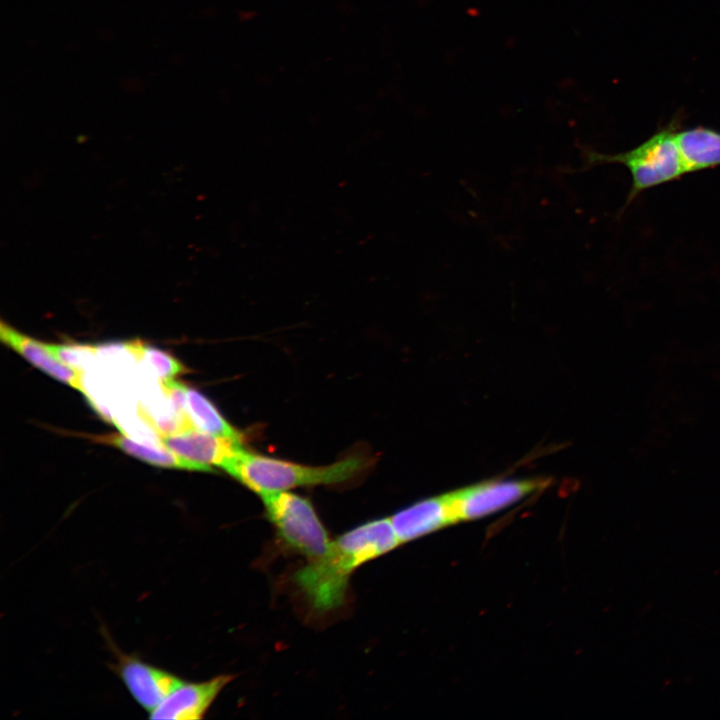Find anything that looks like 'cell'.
I'll list each match as a JSON object with an SVG mask.
<instances>
[{"mask_svg": "<svg viewBox=\"0 0 720 720\" xmlns=\"http://www.w3.org/2000/svg\"><path fill=\"white\" fill-rule=\"evenodd\" d=\"M235 678L221 674L203 682H184L156 709L151 719L195 720L204 717L220 692Z\"/></svg>", "mask_w": 720, "mask_h": 720, "instance_id": "cell-9", "label": "cell"}, {"mask_svg": "<svg viewBox=\"0 0 720 720\" xmlns=\"http://www.w3.org/2000/svg\"><path fill=\"white\" fill-rule=\"evenodd\" d=\"M370 465L372 459L360 453L329 465L312 466L253 453L242 447L222 469L261 496L299 487L344 484L359 478Z\"/></svg>", "mask_w": 720, "mask_h": 720, "instance_id": "cell-2", "label": "cell"}, {"mask_svg": "<svg viewBox=\"0 0 720 720\" xmlns=\"http://www.w3.org/2000/svg\"><path fill=\"white\" fill-rule=\"evenodd\" d=\"M1 341L19 353L36 368L51 377L85 393L81 372L56 359L46 348L45 343L20 333L8 324L1 322Z\"/></svg>", "mask_w": 720, "mask_h": 720, "instance_id": "cell-10", "label": "cell"}, {"mask_svg": "<svg viewBox=\"0 0 720 720\" xmlns=\"http://www.w3.org/2000/svg\"><path fill=\"white\" fill-rule=\"evenodd\" d=\"M549 483L550 481L545 478L496 479L450 493L458 522L469 521L505 509L544 489Z\"/></svg>", "mask_w": 720, "mask_h": 720, "instance_id": "cell-5", "label": "cell"}, {"mask_svg": "<svg viewBox=\"0 0 720 720\" xmlns=\"http://www.w3.org/2000/svg\"><path fill=\"white\" fill-rule=\"evenodd\" d=\"M128 348L154 370L161 382L175 379L187 371L180 361L161 349L139 341L129 343Z\"/></svg>", "mask_w": 720, "mask_h": 720, "instance_id": "cell-14", "label": "cell"}, {"mask_svg": "<svg viewBox=\"0 0 720 720\" xmlns=\"http://www.w3.org/2000/svg\"><path fill=\"white\" fill-rule=\"evenodd\" d=\"M116 672L135 701L151 713L185 680L138 658L120 654Z\"/></svg>", "mask_w": 720, "mask_h": 720, "instance_id": "cell-6", "label": "cell"}, {"mask_svg": "<svg viewBox=\"0 0 720 720\" xmlns=\"http://www.w3.org/2000/svg\"><path fill=\"white\" fill-rule=\"evenodd\" d=\"M265 517L282 546L306 560L322 555L332 539L308 498L289 490L265 493Z\"/></svg>", "mask_w": 720, "mask_h": 720, "instance_id": "cell-4", "label": "cell"}, {"mask_svg": "<svg viewBox=\"0 0 720 720\" xmlns=\"http://www.w3.org/2000/svg\"><path fill=\"white\" fill-rule=\"evenodd\" d=\"M161 387L168 397L175 414L190 421L187 410L188 387L175 379L162 381Z\"/></svg>", "mask_w": 720, "mask_h": 720, "instance_id": "cell-16", "label": "cell"}, {"mask_svg": "<svg viewBox=\"0 0 720 720\" xmlns=\"http://www.w3.org/2000/svg\"><path fill=\"white\" fill-rule=\"evenodd\" d=\"M400 545L389 517L366 521L332 539L322 555L296 570L293 581L312 610L335 611L345 603L352 574Z\"/></svg>", "mask_w": 720, "mask_h": 720, "instance_id": "cell-1", "label": "cell"}, {"mask_svg": "<svg viewBox=\"0 0 720 720\" xmlns=\"http://www.w3.org/2000/svg\"><path fill=\"white\" fill-rule=\"evenodd\" d=\"M162 445L178 456L205 466L223 468L243 446L242 442L216 436L195 427L159 437Z\"/></svg>", "mask_w": 720, "mask_h": 720, "instance_id": "cell-8", "label": "cell"}, {"mask_svg": "<svg viewBox=\"0 0 720 720\" xmlns=\"http://www.w3.org/2000/svg\"><path fill=\"white\" fill-rule=\"evenodd\" d=\"M90 440L117 447L125 453L151 465L165 468L185 469L189 471L211 472L208 468L194 461L182 458L170 450L157 449L152 446L134 442L120 433L89 435Z\"/></svg>", "mask_w": 720, "mask_h": 720, "instance_id": "cell-12", "label": "cell"}, {"mask_svg": "<svg viewBox=\"0 0 720 720\" xmlns=\"http://www.w3.org/2000/svg\"><path fill=\"white\" fill-rule=\"evenodd\" d=\"M679 122V119H673L644 142L625 152L606 154L585 150V167L612 163L624 165L632 179L624 205L626 208L644 191L678 180L688 173L676 140Z\"/></svg>", "mask_w": 720, "mask_h": 720, "instance_id": "cell-3", "label": "cell"}, {"mask_svg": "<svg viewBox=\"0 0 720 720\" xmlns=\"http://www.w3.org/2000/svg\"><path fill=\"white\" fill-rule=\"evenodd\" d=\"M49 352L63 364L81 372L87 359L96 353V348L80 344H48Z\"/></svg>", "mask_w": 720, "mask_h": 720, "instance_id": "cell-15", "label": "cell"}, {"mask_svg": "<svg viewBox=\"0 0 720 720\" xmlns=\"http://www.w3.org/2000/svg\"><path fill=\"white\" fill-rule=\"evenodd\" d=\"M676 140L688 173L720 166V132L704 126L679 128Z\"/></svg>", "mask_w": 720, "mask_h": 720, "instance_id": "cell-11", "label": "cell"}, {"mask_svg": "<svg viewBox=\"0 0 720 720\" xmlns=\"http://www.w3.org/2000/svg\"><path fill=\"white\" fill-rule=\"evenodd\" d=\"M187 410L192 425L204 432L242 442V433L233 427L201 392L188 388Z\"/></svg>", "mask_w": 720, "mask_h": 720, "instance_id": "cell-13", "label": "cell"}, {"mask_svg": "<svg viewBox=\"0 0 720 720\" xmlns=\"http://www.w3.org/2000/svg\"><path fill=\"white\" fill-rule=\"evenodd\" d=\"M389 519L401 545L458 522L451 493L417 501Z\"/></svg>", "mask_w": 720, "mask_h": 720, "instance_id": "cell-7", "label": "cell"}]
</instances>
